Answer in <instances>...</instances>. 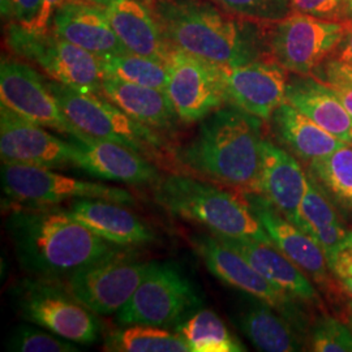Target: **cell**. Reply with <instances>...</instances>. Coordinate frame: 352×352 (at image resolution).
Instances as JSON below:
<instances>
[{"instance_id": "obj_1", "label": "cell", "mask_w": 352, "mask_h": 352, "mask_svg": "<svg viewBox=\"0 0 352 352\" xmlns=\"http://www.w3.org/2000/svg\"><path fill=\"white\" fill-rule=\"evenodd\" d=\"M16 258L30 277L67 280L126 248L102 239L67 209L13 205L6 219Z\"/></svg>"}, {"instance_id": "obj_2", "label": "cell", "mask_w": 352, "mask_h": 352, "mask_svg": "<svg viewBox=\"0 0 352 352\" xmlns=\"http://www.w3.org/2000/svg\"><path fill=\"white\" fill-rule=\"evenodd\" d=\"M153 13L174 47L208 62L241 65L269 58L266 23L222 11L205 0H158Z\"/></svg>"}, {"instance_id": "obj_3", "label": "cell", "mask_w": 352, "mask_h": 352, "mask_svg": "<svg viewBox=\"0 0 352 352\" xmlns=\"http://www.w3.org/2000/svg\"><path fill=\"white\" fill-rule=\"evenodd\" d=\"M263 123L228 104L202 120L196 136L175 151L196 175L244 193H260Z\"/></svg>"}, {"instance_id": "obj_4", "label": "cell", "mask_w": 352, "mask_h": 352, "mask_svg": "<svg viewBox=\"0 0 352 352\" xmlns=\"http://www.w3.org/2000/svg\"><path fill=\"white\" fill-rule=\"evenodd\" d=\"M153 197L166 212L200 223L212 234L273 244L244 195L193 176L171 174L153 186Z\"/></svg>"}, {"instance_id": "obj_5", "label": "cell", "mask_w": 352, "mask_h": 352, "mask_svg": "<svg viewBox=\"0 0 352 352\" xmlns=\"http://www.w3.org/2000/svg\"><path fill=\"white\" fill-rule=\"evenodd\" d=\"M47 85L67 119L78 131L118 142L151 161H160L166 146L155 129L135 120L102 94L82 93L55 80H49Z\"/></svg>"}, {"instance_id": "obj_6", "label": "cell", "mask_w": 352, "mask_h": 352, "mask_svg": "<svg viewBox=\"0 0 352 352\" xmlns=\"http://www.w3.org/2000/svg\"><path fill=\"white\" fill-rule=\"evenodd\" d=\"M8 298L24 321L64 340L90 344L100 337L97 315L76 300L62 280L29 276L12 283Z\"/></svg>"}, {"instance_id": "obj_7", "label": "cell", "mask_w": 352, "mask_h": 352, "mask_svg": "<svg viewBox=\"0 0 352 352\" xmlns=\"http://www.w3.org/2000/svg\"><path fill=\"white\" fill-rule=\"evenodd\" d=\"M6 41L19 58L34 63L51 80L82 93L102 94L101 59L50 30L38 32L8 23Z\"/></svg>"}, {"instance_id": "obj_8", "label": "cell", "mask_w": 352, "mask_h": 352, "mask_svg": "<svg viewBox=\"0 0 352 352\" xmlns=\"http://www.w3.org/2000/svg\"><path fill=\"white\" fill-rule=\"evenodd\" d=\"M351 29L350 19L337 21L292 12L267 25L269 58L291 74L312 76Z\"/></svg>"}, {"instance_id": "obj_9", "label": "cell", "mask_w": 352, "mask_h": 352, "mask_svg": "<svg viewBox=\"0 0 352 352\" xmlns=\"http://www.w3.org/2000/svg\"><path fill=\"white\" fill-rule=\"evenodd\" d=\"M201 304L193 283L179 265L151 261L132 298L116 314V321L122 325L176 327Z\"/></svg>"}, {"instance_id": "obj_10", "label": "cell", "mask_w": 352, "mask_h": 352, "mask_svg": "<svg viewBox=\"0 0 352 352\" xmlns=\"http://www.w3.org/2000/svg\"><path fill=\"white\" fill-rule=\"evenodd\" d=\"M1 188L13 205L51 206L81 199H100L126 206L136 199L126 189L62 175L52 168L1 162Z\"/></svg>"}, {"instance_id": "obj_11", "label": "cell", "mask_w": 352, "mask_h": 352, "mask_svg": "<svg viewBox=\"0 0 352 352\" xmlns=\"http://www.w3.org/2000/svg\"><path fill=\"white\" fill-rule=\"evenodd\" d=\"M190 244L214 277L269 304L298 330L305 327L307 318L298 304L299 299L260 274L238 252L223 245L213 234L193 235Z\"/></svg>"}, {"instance_id": "obj_12", "label": "cell", "mask_w": 352, "mask_h": 352, "mask_svg": "<svg viewBox=\"0 0 352 352\" xmlns=\"http://www.w3.org/2000/svg\"><path fill=\"white\" fill-rule=\"evenodd\" d=\"M151 264L124 250L77 272L64 283L94 315H116L132 298Z\"/></svg>"}, {"instance_id": "obj_13", "label": "cell", "mask_w": 352, "mask_h": 352, "mask_svg": "<svg viewBox=\"0 0 352 352\" xmlns=\"http://www.w3.org/2000/svg\"><path fill=\"white\" fill-rule=\"evenodd\" d=\"M166 65L168 69L166 93L182 122H202L227 104L221 65L176 47Z\"/></svg>"}, {"instance_id": "obj_14", "label": "cell", "mask_w": 352, "mask_h": 352, "mask_svg": "<svg viewBox=\"0 0 352 352\" xmlns=\"http://www.w3.org/2000/svg\"><path fill=\"white\" fill-rule=\"evenodd\" d=\"M0 100L14 113L65 136L78 129L67 119L47 85V80L21 60L1 58Z\"/></svg>"}, {"instance_id": "obj_15", "label": "cell", "mask_w": 352, "mask_h": 352, "mask_svg": "<svg viewBox=\"0 0 352 352\" xmlns=\"http://www.w3.org/2000/svg\"><path fill=\"white\" fill-rule=\"evenodd\" d=\"M227 103L261 120H270L286 102L289 76L272 58L241 65H221Z\"/></svg>"}, {"instance_id": "obj_16", "label": "cell", "mask_w": 352, "mask_h": 352, "mask_svg": "<svg viewBox=\"0 0 352 352\" xmlns=\"http://www.w3.org/2000/svg\"><path fill=\"white\" fill-rule=\"evenodd\" d=\"M1 162L32 164L46 168L75 167L74 148L67 140L49 133L45 126L0 104Z\"/></svg>"}, {"instance_id": "obj_17", "label": "cell", "mask_w": 352, "mask_h": 352, "mask_svg": "<svg viewBox=\"0 0 352 352\" xmlns=\"http://www.w3.org/2000/svg\"><path fill=\"white\" fill-rule=\"evenodd\" d=\"M67 139L74 148L75 167L90 176L131 186H154L162 177L151 160L118 142L91 138L81 131Z\"/></svg>"}, {"instance_id": "obj_18", "label": "cell", "mask_w": 352, "mask_h": 352, "mask_svg": "<svg viewBox=\"0 0 352 352\" xmlns=\"http://www.w3.org/2000/svg\"><path fill=\"white\" fill-rule=\"evenodd\" d=\"M272 243L322 289H331L330 269L321 245L309 234L289 222L260 193H244Z\"/></svg>"}, {"instance_id": "obj_19", "label": "cell", "mask_w": 352, "mask_h": 352, "mask_svg": "<svg viewBox=\"0 0 352 352\" xmlns=\"http://www.w3.org/2000/svg\"><path fill=\"white\" fill-rule=\"evenodd\" d=\"M51 24L55 34L100 59L129 52L101 6L78 0L65 3L54 12Z\"/></svg>"}, {"instance_id": "obj_20", "label": "cell", "mask_w": 352, "mask_h": 352, "mask_svg": "<svg viewBox=\"0 0 352 352\" xmlns=\"http://www.w3.org/2000/svg\"><path fill=\"white\" fill-rule=\"evenodd\" d=\"M76 221L113 244L133 248L157 240L155 232L126 205L100 199H81L67 208Z\"/></svg>"}, {"instance_id": "obj_21", "label": "cell", "mask_w": 352, "mask_h": 352, "mask_svg": "<svg viewBox=\"0 0 352 352\" xmlns=\"http://www.w3.org/2000/svg\"><path fill=\"white\" fill-rule=\"evenodd\" d=\"M305 189L307 173L295 157L270 140H263L260 195L296 226Z\"/></svg>"}, {"instance_id": "obj_22", "label": "cell", "mask_w": 352, "mask_h": 352, "mask_svg": "<svg viewBox=\"0 0 352 352\" xmlns=\"http://www.w3.org/2000/svg\"><path fill=\"white\" fill-rule=\"evenodd\" d=\"M104 10L126 50L167 64L174 46L146 6L139 0H113Z\"/></svg>"}, {"instance_id": "obj_23", "label": "cell", "mask_w": 352, "mask_h": 352, "mask_svg": "<svg viewBox=\"0 0 352 352\" xmlns=\"http://www.w3.org/2000/svg\"><path fill=\"white\" fill-rule=\"evenodd\" d=\"M286 101L333 136L352 145V115L337 93L315 76L289 77Z\"/></svg>"}, {"instance_id": "obj_24", "label": "cell", "mask_w": 352, "mask_h": 352, "mask_svg": "<svg viewBox=\"0 0 352 352\" xmlns=\"http://www.w3.org/2000/svg\"><path fill=\"white\" fill-rule=\"evenodd\" d=\"M223 245L238 252L250 264L270 282L286 289L292 296L305 302H320L318 292L309 277L274 244L257 240L235 239L213 234Z\"/></svg>"}, {"instance_id": "obj_25", "label": "cell", "mask_w": 352, "mask_h": 352, "mask_svg": "<svg viewBox=\"0 0 352 352\" xmlns=\"http://www.w3.org/2000/svg\"><path fill=\"white\" fill-rule=\"evenodd\" d=\"M102 96L135 120L155 131H174L177 120H180L164 90L142 87L104 75Z\"/></svg>"}, {"instance_id": "obj_26", "label": "cell", "mask_w": 352, "mask_h": 352, "mask_svg": "<svg viewBox=\"0 0 352 352\" xmlns=\"http://www.w3.org/2000/svg\"><path fill=\"white\" fill-rule=\"evenodd\" d=\"M234 322L251 340L252 344L265 352L302 351L299 331L286 317L269 304L253 296L243 304Z\"/></svg>"}, {"instance_id": "obj_27", "label": "cell", "mask_w": 352, "mask_h": 352, "mask_svg": "<svg viewBox=\"0 0 352 352\" xmlns=\"http://www.w3.org/2000/svg\"><path fill=\"white\" fill-rule=\"evenodd\" d=\"M270 120L277 139L307 164L321 160L347 145L287 101L278 107Z\"/></svg>"}, {"instance_id": "obj_28", "label": "cell", "mask_w": 352, "mask_h": 352, "mask_svg": "<svg viewBox=\"0 0 352 352\" xmlns=\"http://www.w3.org/2000/svg\"><path fill=\"white\" fill-rule=\"evenodd\" d=\"M337 210L322 189L307 174V189L299 209L298 226L321 245L327 261L350 232Z\"/></svg>"}, {"instance_id": "obj_29", "label": "cell", "mask_w": 352, "mask_h": 352, "mask_svg": "<svg viewBox=\"0 0 352 352\" xmlns=\"http://www.w3.org/2000/svg\"><path fill=\"white\" fill-rule=\"evenodd\" d=\"M336 208L352 221V145H344L307 170Z\"/></svg>"}, {"instance_id": "obj_30", "label": "cell", "mask_w": 352, "mask_h": 352, "mask_svg": "<svg viewBox=\"0 0 352 352\" xmlns=\"http://www.w3.org/2000/svg\"><path fill=\"white\" fill-rule=\"evenodd\" d=\"M176 333L186 340L190 352H243L247 349L212 309L199 308L184 318Z\"/></svg>"}, {"instance_id": "obj_31", "label": "cell", "mask_w": 352, "mask_h": 352, "mask_svg": "<svg viewBox=\"0 0 352 352\" xmlns=\"http://www.w3.org/2000/svg\"><path fill=\"white\" fill-rule=\"evenodd\" d=\"M103 351L190 352L188 344L177 333L151 325H126L109 334Z\"/></svg>"}, {"instance_id": "obj_32", "label": "cell", "mask_w": 352, "mask_h": 352, "mask_svg": "<svg viewBox=\"0 0 352 352\" xmlns=\"http://www.w3.org/2000/svg\"><path fill=\"white\" fill-rule=\"evenodd\" d=\"M104 75L113 76L126 82L166 91L168 81L167 65L155 59L132 52L102 58Z\"/></svg>"}, {"instance_id": "obj_33", "label": "cell", "mask_w": 352, "mask_h": 352, "mask_svg": "<svg viewBox=\"0 0 352 352\" xmlns=\"http://www.w3.org/2000/svg\"><path fill=\"white\" fill-rule=\"evenodd\" d=\"M33 325V324H32ZM28 324L17 325L6 342V350L12 352H77L78 343L64 340L62 337L32 327Z\"/></svg>"}, {"instance_id": "obj_34", "label": "cell", "mask_w": 352, "mask_h": 352, "mask_svg": "<svg viewBox=\"0 0 352 352\" xmlns=\"http://www.w3.org/2000/svg\"><path fill=\"white\" fill-rule=\"evenodd\" d=\"M223 10L240 17L273 24L294 12L291 0H215Z\"/></svg>"}, {"instance_id": "obj_35", "label": "cell", "mask_w": 352, "mask_h": 352, "mask_svg": "<svg viewBox=\"0 0 352 352\" xmlns=\"http://www.w3.org/2000/svg\"><path fill=\"white\" fill-rule=\"evenodd\" d=\"M311 350L352 352V327L331 316L320 317L311 331Z\"/></svg>"}, {"instance_id": "obj_36", "label": "cell", "mask_w": 352, "mask_h": 352, "mask_svg": "<svg viewBox=\"0 0 352 352\" xmlns=\"http://www.w3.org/2000/svg\"><path fill=\"white\" fill-rule=\"evenodd\" d=\"M316 78L333 89L346 110L352 115V67L329 58L315 71Z\"/></svg>"}, {"instance_id": "obj_37", "label": "cell", "mask_w": 352, "mask_h": 352, "mask_svg": "<svg viewBox=\"0 0 352 352\" xmlns=\"http://www.w3.org/2000/svg\"><path fill=\"white\" fill-rule=\"evenodd\" d=\"M330 273L352 302V230L327 261Z\"/></svg>"}, {"instance_id": "obj_38", "label": "cell", "mask_w": 352, "mask_h": 352, "mask_svg": "<svg viewBox=\"0 0 352 352\" xmlns=\"http://www.w3.org/2000/svg\"><path fill=\"white\" fill-rule=\"evenodd\" d=\"M43 0H0L1 16L8 23L36 30Z\"/></svg>"}, {"instance_id": "obj_39", "label": "cell", "mask_w": 352, "mask_h": 352, "mask_svg": "<svg viewBox=\"0 0 352 352\" xmlns=\"http://www.w3.org/2000/svg\"><path fill=\"white\" fill-rule=\"evenodd\" d=\"M294 12L305 13L325 20H349V0H291Z\"/></svg>"}, {"instance_id": "obj_40", "label": "cell", "mask_w": 352, "mask_h": 352, "mask_svg": "<svg viewBox=\"0 0 352 352\" xmlns=\"http://www.w3.org/2000/svg\"><path fill=\"white\" fill-rule=\"evenodd\" d=\"M69 1H77V0H43L42 12H41V16H39L36 30H38V32L49 30V25H50L51 19H52L54 12L59 7H62L65 3H69Z\"/></svg>"}, {"instance_id": "obj_41", "label": "cell", "mask_w": 352, "mask_h": 352, "mask_svg": "<svg viewBox=\"0 0 352 352\" xmlns=\"http://www.w3.org/2000/svg\"><path fill=\"white\" fill-rule=\"evenodd\" d=\"M336 59L340 63L347 64L352 67V29L347 33V36L343 38L338 49L336 50Z\"/></svg>"}, {"instance_id": "obj_42", "label": "cell", "mask_w": 352, "mask_h": 352, "mask_svg": "<svg viewBox=\"0 0 352 352\" xmlns=\"http://www.w3.org/2000/svg\"><path fill=\"white\" fill-rule=\"evenodd\" d=\"M78 1H85V3H90V4H96V6L106 7V6H107V4H110L113 0H78Z\"/></svg>"}, {"instance_id": "obj_43", "label": "cell", "mask_w": 352, "mask_h": 352, "mask_svg": "<svg viewBox=\"0 0 352 352\" xmlns=\"http://www.w3.org/2000/svg\"><path fill=\"white\" fill-rule=\"evenodd\" d=\"M349 19L352 20V4L350 6V8H349Z\"/></svg>"}, {"instance_id": "obj_44", "label": "cell", "mask_w": 352, "mask_h": 352, "mask_svg": "<svg viewBox=\"0 0 352 352\" xmlns=\"http://www.w3.org/2000/svg\"><path fill=\"white\" fill-rule=\"evenodd\" d=\"M350 316H351V318H350V324H351L352 327V302L351 304H350Z\"/></svg>"}, {"instance_id": "obj_45", "label": "cell", "mask_w": 352, "mask_h": 352, "mask_svg": "<svg viewBox=\"0 0 352 352\" xmlns=\"http://www.w3.org/2000/svg\"><path fill=\"white\" fill-rule=\"evenodd\" d=\"M349 3H350V6L352 4V0H349Z\"/></svg>"}]
</instances>
